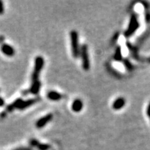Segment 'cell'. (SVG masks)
I'll use <instances>...</instances> for the list:
<instances>
[{
	"instance_id": "obj_1",
	"label": "cell",
	"mask_w": 150,
	"mask_h": 150,
	"mask_svg": "<svg viewBox=\"0 0 150 150\" xmlns=\"http://www.w3.org/2000/svg\"><path fill=\"white\" fill-rule=\"evenodd\" d=\"M70 43L71 50H72V56L74 59H77L80 55V47L79 40V34L77 31L72 30L70 31Z\"/></svg>"
},
{
	"instance_id": "obj_2",
	"label": "cell",
	"mask_w": 150,
	"mask_h": 150,
	"mask_svg": "<svg viewBox=\"0 0 150 150\" xmlns=\"http://www.w3.org/2000/svg\"><path fill=\"white\" fill-rule=\"evenodd\" d=\"M81 59L82 67L84 70L88 71L91 68V62H90V58L88 54V46L86 44L82 45L80 48V55Z\"/></svg>"
},
{
	"instance_id": "obj_3",
	"label": "cell",
	"mask_w": 150,
	"mask_h": 150,
	"mask_svg": "<svg viewBox=\"0 0 150 150\" xmlns=\"http://www.w3.org/2000/svg\"><path fill=\"white\" fill-rule=\"evenodd\" d=\"M139 26L140 23L138 22L137 16L136 15H132L131 17L130 21H129L128 28L125 32V36L126 38H129L132 35H134L135 32L139 28Z\"/></svg>"
},
{
	"instance_id": "obj_4",
	"label": "cell",
	"mask_w": 150,
	"mask_h": 150,
	"mask_svg": "<svg viewBox=\"0 0 150 150\" xmlns=\"http://www.w3.org/2000/svg\"><path fill=\"white\" fill-rule=\"evenodd\" d=\"M44 59L42 56H37L35 59V65H34V70L33 71L32 76H31V79L32 81L38 80L39 76H40V73L42 70L43 65H44Z\"/></svg>"
},
{
	"instance_id": "obj_5",
	"label": "cell",
	"mask_w": 150,
	"mask_h": 150,
	"mask_svg": "<svg viewBox=\"0 0 150 150\" xmlns=\"http://www.w3.org/2000/svg\"><path fill=\"white\" fill-rule=\"evenodd\" d=\"M40 97H35L33 99H30L26 101H22V102L20 103V105L18 106V109L19 110H24L26 108L30 107V106H32L33 104H35V103L38 102L39 101H40Z\"/></svg>"
},
{
	"instance_id": "obj_6",
	"label": "cell",
	"mask_w": 150,
	"mask_h": 150,
	"mask_svg": "<svg viewBox=\"0 0 150 150\" xmlns=\"http://www.w3.org/2000/svg\"><path fill=\"white\" fill-rule=\"evenodd\" d=\"M52 119H53V115L52 113H49L45 116H44V117H41L40 119H39L36 122V123H35V126L38 129L42 128V127L45 126L49 122L51 121Z\"/></svg>"
},
{
	"instance_id": "obj_7",
	"label": "cell",
	"mask_w": 150,
	"mask_h": 150,
	"mask_svg": "<svg viewBox=\"0 0 150 150\" xmlns=\"http://www.w3.org/2000/svg\"><path fill=\"white\" fill-rule=\"evenodd\" d=\"M1 51L7 56H13L16 53L14 48L8 44H3L1 46Z\"/></svg>"
},
{
	"instance_id": "obj_8",
	"label": "cell",
	"mask_w": 150,
	"mask_h": 150,
	"mask_svg": "<svg viewBox=\"0 0 150 150\" xmlns=\"http://www.w3.org/2000/svg\"><path fill=\"white\" fill-rule=\"evenodd\" d=\"M41 87V83L39 80L32 81L31 87L29 89V93H31L33 95H38L40 92V89Z\"/></svg>"
},
{
	"instance_id": "obj_9",
	"label": "cell",
	"mask_w": 150,
	"mask_h": 150,
	"mask_svg": "<svg viewBox=\"0 0 150 150\" xmlns=\"http://www.w3.org/2000/svg\"><path fill=\"white\" fill-rule=\"evenodd\" d=\"M125 99L124 97H119V98L116 99L114 102L112 103V108L114 110H120L125 105Z\"/></svg>"
},
{
	"instance_id": "obj_10",
	"label": "cell",
	"mask_w": 150,
	"mask_h": 150,
	"mask_svg": "<svg viewBox=\"0 0 150 150\" xmlns=\"http://www.w3.org/2000/svg\"><path fill=\"white\" fill-rule=\"evenodd\" d=\"M83 104L82 101L79 99H76L72 104V109L75 112H79L83 108Z\"/></svg>"
},
{
	"instance_id": "obj_11",
	"label": "cell",
	"mask_w": 150,
	"mask_h": 150,
	"mask_svg": "<svg viewBox=\"0 0 150 150\" xmlns=\"http://www.w3.org/2000/svg\"><path fill=\"white\" fill-rule=\"evenodd\" d=\"M62 97L61 94L56 91H50L47 93V98L52 101H59Z\"/></svg>"
},
{
	"instance_id": "obj_12",
	"label": "cell",
	"mask_w": 150,
	"mask_h": 150,
	"mask_svg": "<svg viewBox=\"0 0 150 150\" xmlns=\"http://www.w3.org/2000/svg\"><path fill=\"white\" fill-rule=\"evenodd\" d=\"M22 99L21 98L17 99L16 101H14V102L12 103V104L8 105V107L6 108V111L11 112V111H12V110H13L15 108H18V106L20 105V103L22 102Z\"/></svg>"
},
{
	"instance_id": "obj_13",
	"label": "cell",
	"mask_w": 150,
	"mask_h": 150,
	"mask_svg": "<svg viewBox=\"0 0 150 150\" xmlns=\"http://www.w3.org/2000/svg\"><path fill=\"white\" fill-rule=\"evenodd\" d=\"M114 59L117 61H120L122 60V49L120 46H118L116 49L115 55H114Z\"/></svg>"
},
{
	"instance_id": "obj_14",
	"label": "cell",
	"mask_w": 150,
	"mask_h": 150,
	"mask_svg": "<svg viewBox=\"0 0 150 150\" xmlns=\"http://www.w3.org/2000/svg\"><path fill=\"white\" fill-rule=\"evenodd\" d=\"M4 13V7L3 1H0V15H2Z\"/></svg>"
},
{
	"instance_id": "obj_15",
	"label": "cell",
	"mask_w": 150,
	"mask_h": 150,
	"mask_svg": "<svg viewBox=\"0 0 150 150\" xmlns=\"http://www.w3.org/2000/svg\"><path fill=\"white\" fill-rule=\"evenodd\" d=\"M147 115L150 120V102H149V104H148V106L147 108Z\"/></svg>"
},
{
	"instance_id": "obj_16",
	"label": "cell",
	"mask_w": 150,
	"mask_h": 150,
	"mask_svg": "<svg viewBox=\"0 0 150 150\" xmlns=\"http://www.w3.org/2000/svg\"><path fill=\"white\" fill-rule=\"evenodd\" d=\"M4 104H5V102L4 100V99L2 97H0V107H2L4 105Z\"/></svg>"
},
{
	"instance_id": "obj_17",
	"label": "cell",
	"mask_w": 150,
	"mask_h": 150,
	"mask_svg": "<svg viewBox=\"0 0 150 150\" xmlns=\"http://www.w3.org/2000/svg\"><path fill=\"white\" fill-rule=\"evenodd\" d=\"M127 61H126L125 62V65H126V67H127V68H129V69H131V67H132V66H131V63H129V62H128Z\"/></svg>"
},
{
	"instance_id": "obj_18",
	"label": "cell",
	"mask_w": 150,
	"mask_h": 150,
	"mask_svg": "<svg viewBox=\"0 0 150 150\" xmlns=\"http://www.w3.org/2000/svg\"><path fill=\"white\" fill-rule=\"evenodd\" d=\"M4 40V36H3V35H0V43L2 42Z\"/></svg>"
},
{
	"instance_id": "obj_19",
	"label": "cell",
	"mask_w": 150,
	"mask_h": 150,
	"mask_svg": "<svg viewBox=\"0 0 150 150\" xmlns=\"http://www.w3.org/2000/svg\"><path fill=\"white\" fill-rule=\"evenodd\" d=\"M148 61H149V63H150V58H149V59H148Z\"/></svg>"
}]
</instances>
